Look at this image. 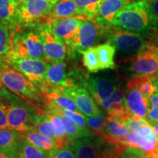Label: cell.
Segmentation results:
<instances>
[{
    "mask_svg": "<svg viewBox=\"0 0 158 158\" xmlns=\"http://www.w3.org/2000/svg\"><path fill=\"white\" fill-rule=\"evenodd\" d=\"M110 27L146 35L158 31L147 2L141 0L127 5L112 21Z\"/></svg>",
    "mask_w": 158,
    "mask_h": 158,
    "instance_id": "obj_1",
    "label": "cell"
},
{
    "mask_svg": "<svg viewBox=\"0 0 158 158\" xmlns=\"http://www.w3.org/2000/svg\"><path fill=\"white\" fill-rule=\"evenodd\" d=\"M0 98L8 106L9 129L23 133L35 130L34 119L38 114L32 106L3 87L0 91Z\"/></svg>",
    "mask_w": 158,
    "mask_h": 158,
    "instance_id": "obj_2",
    "label": "cell"
},
{
    "mask_svg": "<svg viewBox=\"0 0 158 158\" xmlns=\"http://www.w3.org/2000/svg\"><path fill=\"white\" fill-rule=\"evenodd\" d=\"M8 61L17 59H46L44 47L39 33L29 31L13 37L12 46L7 53Z\"/></svg>",
    "mask_w": 158,
    "mask_h": 158,
    "instance_id": "obj_3",
    "label": "cell"
},
{
    "mask_svg": "<svg viewBox=\"0 0 158 158\" xmlns=\"http://www.w3.org/2000/svg\"><path fill=\"white\" fill-rule=\"evenodd\" d=\"M1 72L2 82L9 90L29 100H40V92L37 86L23 73L13 67L4 68Z\"/></svg>",
    "mask_w": 158,
    "mask_h": 158,
    "instance_id": "obj_4",
    "label": "cell"
},
{
    "mask_svg": "<svg viewBox=\"0 0 158 158\" xmlns=\"http://www.w3.org/2000/svg\"><path fill=\"white\" fill-rule=\"evenodd\" d=\"M11 66L23 73L33 84L39 86L45 92H50L51 88L47 81V65L44 59H17L9 61Z\"/></svg>",
    "mask_w": 158,
    "mask_h": 158,
    "instance_id": "obj_5",
    "label": "cell"
},
{
    "mask_svg": "<svg viewBox=\"0 0 158 158\" xmlns=\"http://www.w3.org/2000/svg\"><path fill=\"white\" fill-rule=\"evenodd\" d=\"M121 144L141 150L149 158H158V136L149 122L135 132H128Z\"/></svg>",
    "mask_w": 158,
    "mask_h": 158,
    "instance_id": "obj_6",
    "label": "cell"
},
{
    "mask_svg": "<svg viewBox=\"0 0 158 158\" xmlns=\"http://www.w3.org/2000/svg\"><path fill=\"white\" fill-rule=\"evenodd\" d=\"M109 43L124 53L138 54L151 44L145 35L116 28L110 31Z\"/></svg>",
    "mask_w": 158,
    "mask_h": 158,
    "instance_id": "obj_7",
    "label": "cell"
},
{
    "mask_svg": "<svg viewBox=\"0 0 158 158\" xmlns=\"http://www.w3.org/2000/svg\"><path fill=\"white\" fill-rule=\"evenodd\" d=\"M85 86L98 105L108 100L120 88L117 79L106 76H91L86 81Z\"/></svg>",
    "mask_w": 158,
    "mask_h": 158,
    "instance_id": "obj_8",
    "label": "cell"
},
{
    "mask_svg": "<svg viewBox=\"0 0 158 158\" xmlns=\"http://www.w3.org/2000/svg\"><path fill=\"white\" fill-rule=\"evenodd\" d=\"M107 29L108 28L102 27L95 21L92 22L89 20H84L79 27L72 48L82 53L87 48L93 47Z\"/></svg>",
    "mask_w": 158,
    "mask_h": 158,
    "instance_id": "obj_9",
    "label": "cell"
},
{
    "mask_svg": "<svg viewBox=\"0 0 158 158\" xmlns=\"http://www.w3.org/2000/svg\"><path fill=\"white\" fill-rule=\"evenodd\" d=\"M54 6L45 0H25L19 7L18 23H29L48 16Z\"/></svg>",
    "mask_w": 158,
    "mask_h": 158,
    "instance_id": "obj_10",
    "label": "cell"
},
{
    "mask_svg": "<svg viewBox=\"0 0 158 158\" xmlns=\"http://www.w3.org/2000/svg\"><path fill=\"white\" fill-rule=\"evenodd\" d=\"M130 70L138 75H158V46L153 44L137 54Z\"/></svg>",
    "mask_w": 158,
    "mask_h": 158,
    "instance_id": "obj_11",
    "label": "cell"
},
{
    "mask_svg": "<svg viewBox=\"0 0 158 158\" xmlns=\"http://www.w3.org/2000/svg\"><path fill=\"white\" fill-rule=\"evenodd\" d=\"M39 35L43 41L46 59L51 62H63L66 56L65 43L54 34L50 26L41 27Z\"/></svg>",
    "mask_w": 158,
    "mask_h": 158,
    "instance_id": "obj_12",
    "label": "cell"
},
{
    "mask_svg": "<svg viewBox=\"0 0 158 158\" xmlns=\"http://www.w3.org/2000/svg\"><path fill=\"white\" fill-rule=\"evenodd\" d=\"M72 99L78 107L79 111L86 116H93L100 114V110L97 102L86 89L75 86L59 90Z\"/></svg>",
    "mask_w": 158,
    "mask_h": 158,
    "instance_id": "obj_13",
    "label": "cell"
},
{
    "mask_svg": "<svg viewBox=\"0 0 158 158\" xmlns=\"http://www.w3.org/2000/svg\"><path fill=\"white\" fill-rule=\"evenodd\" d=\"M84 20L77 18H63L50 21V27L54 34L69 46L72 47L78 29Z\"/></svg>",
    "mask_w": 158,
    "mask_h": 158,
    "instance_id": "obj_14",
    "label": "cell"
},
{
    "mask_svg": "<svg viewBox=\"0 0 158 158\" xmlns=\"http://www.w3.org/2000/svg\"><path fill=\"white\" fill-rule=\"evenodd\" d=\"M107 114V117L125 122L128 118L132 116L126 104L125 95L121 87L114 92L108 100L100 105Z\"/></svg>",
    "mask_w": 158,
    "mask_h": 158,
    "instance_id": "obj_15",
    "label": "cell"
},
{
    "mask_svg": "<svg viewBox=\"0 0 158 158\" xmlns=\"http://www.w3.org/2000/svg\"><path fill=\"white\" fill-rule=\"evenodd\" d=\"M125 100L132 116L147 119L149 98L144 96L138 89L126 86Z\"/></svg>",
    "mask_w": 158,
    "mask_h": 158,
    "instance_id": "obj_16",
    "label": "cell"
},
{
    "mask_svg": "<svg viewBox=\"0 0 158 158\" xmlns=\"http://www.w3.org/2000/svg\"><path fill=\"white\" fill-rule=\"evenodd\" d=\"M46 79L51 90H61L64 88L75 86L72 79L67 76L66 64L63 62L48 63Z\"/></svg>",
    "mask_w": 158,
    "mask_h": 158,
    "instance_id": "obj_17",
    "label": "cell"
},
{
    "mask_svg": "<svg viewBox=\"0 0 158 158\" xmlns=\"http://www.w3.org/2000/svg\"><path fill=\"white\" fill-rule=\"evenodd\" d=\"M130 3V0H105L94 21L102 27L110 28L116 15Z\"/></svg>",
    "mask_w": 158,
    "mask_h": 158,
    "instance_id": "obj_18",
    "label": "cell"
},
{
    "mask_svg": "<svg viewBox=\"0 0 158 158\" xmlns=\"http://www.w3.org/2000/svg\"><path fill=\"white\" fill-rule=\"evenodd\" d=\"M50 16V21L57 19L70 17L86 20L74 0H59L54 5Z\"/></svg>",
    "mask_w": 158,
    "mask_h": 158,
    "instance_id": "obj_19",
    "label": "cell"
},
{
    "mask_svg": "<svg viewBox=\"0 0 158 158\" xmlns=\"http://www.w3.org/2000/svg\"><path fill=\"white\" fill-rule=\"evenodd\" d=\"M128 132L129 130L124 122L107 117L103 138L108 142L121 144L122 140L127 135Z\"/></svg>",
    "mask_w": 158,
    "mask_h": 158,
    "instance_id": "obj_20",
    "label": "cell"
},
{
    "mask_svg": "<svg viewBox=\"0 0 158 158\" xmlns=\"http://www.w3.org/2000/svg\"><path fill=\"white\" fill-rule=\"evenodd\" d=\"M45 115L50 119L53 130H54L55 135L56 137V141H54L56 149H62L69 144L71 141L68 138L60 116L54 110L50 109L45 112Z\"/></svg>",
    "mask_w": 158,
    "mask_h": 158,
    "instance_id": "obj_21",
    "label": "cell"
},
{
    "mask_svg": "<svg viewBox=\"0 0 158 158\" xmlns=\"http://www.w3.org/2000/svg\"><path fill=\"white\" fill-rule=\"evenodd\" d=\"M45 98L47 99L48 102L54 105L59 108L65 110L79 112L78 107L72 99L69 98L61 91L58 89H53L50 92L43 93Z\"/></svg>",
    "mask_w": 158,
    "mask_h": 158,
    "instance_id": "obj_22",
    "label": "cell"
},
{
    "mask_svg": "<svg viewBox=\"0 0 158 158\" xmlns=\"http://www.w3.org/2000/svg\"><path fill=\"white\" fill-rule=\"evenodd\" d=\"M22 137L38 147L39 149L43 150L45 152H48L53 149H56L54 141L48 136L42 134L40 132L35 131V130H28L23 132Z\"/></svg>",
    "mask_w": 158,
    "mask_h": 158,
    "instance_id": "obj_23",
    "label": "cell"
},
{
    "mask_svg": "<svg viewBox=\"0 0 158 158\" xmlns=\"http://www.w3.org/2000/svg\"><path fill=\"white\" fill-rule=\"evenodd\" d=\"M95 47L101 70L115 68L114 55L116 53V47L110 43L97 45Z\"/></svg>",
    "mask_w": 158,
    "mask_h": 158,
    "instance_id": "obj_24",
    "label": "cell"
},
{
    "mask_svg": "<svg viewBox=\"0 0 158 158\" xmlns=\"http://www.w3.org/2000/svg\"><path fill=\"white\" fill-rule=\"evenodd\" d=\"M21 135L10 129H0V149L17 154Z\"/></svg>",
    "mask_w": 158,
    "mask_h": 158,
    "instance_id": "obj_25",
    "label": "cell"
},
{
    "mask_svg": "<svg viewBox=\"0 0 158 158\" xmlns=\"http://www.w3.org/2000/svg\"><path fill=\"white\" fill-rule=\"evenodd\" d=\"M19 7L14 0H0V20L5 23L17 24Z\"/></svg>",
    "mask_w": 158,
    "mask_h": 158,
    "instance_id": "obj_26",
    "label": "cell"
},
{
    "mask_svg": "<svg viewBox=\"0 0 158 158\" xmlns=\"http://www.w3.org/2000/svg\"><path fill=\"white\" fill-rule=\"evenodd\" d=\"M46 153L22 137L17 149L18 158H46Z\"/></svg>",
    "mask_w": 158,
    "mask_h": 158,
    "instance_id": "obj_27",
    "label": "cell"
},
{
    "mask_svg": "<svg viewBox=\"0 0 158 158\" xmlns=\"http://www.w3.org/2000/svg\"><path fill=\"white\" fill-rule=\"evenodd\" d=\"M153 88L148 102L147 120L149 123L158 122V75L152 76Z\"/></svg>",
    "mask_w": 158,
    "mask_h": 158,
    "instance_id": "obj_28",
    "label": "cell"
},
{
    "mask_svg": "<svg viewBox=\"0 0 158 158\" xmlns=\"http://www.w3.org/2000/svg\"><path fill=\"white\" fill-rule=\"evenodd\" d=\"M105 0H74L86 20L94 19Z\"/></svg>",
    "mask_w": 158,
    "mask_h": 158,
    "instance_id": "obj_29",
    "label": "cell"
},
{
    "mask_svg": "<svg viewBox=\"0 0 158 158\" xmlns=\"http://www.w3.org/2000/svg\"><path fill=\"white\" fill-rule=\"evenodd\" d=\"M88 127L92 133V136L102 137L105 135V128L107 122V118L101 112L93 116L86 117Z\"/></svg>",
    "mask_w": 158,
    "mask_h": 158,
    "instance_id": "obj_30",
    "label": "cell"
},
{
    "mask_svg": "<svg viewBox=\"0 0 158 158\" xmlns=\"http://www.w3.org/2000/svg\"><path fill=\"white\" fill-rule=\"evenodd\" d=\"M83 54V62L84 66L89 70V72L96 73L101 70L98 55L97 53L96 47H91L84 51Z\"/></svg>",
    "mask_w": 158,
    "mask_h": 158,
    "instance_id": "obj_31",
    "label": "cell"
},
{
    "mask_svg": "<svg viewBox=\"0 0 158 158\" xmlns=\"http://www.w3.org/2000/svg\"><path fill=\"white\" fill-rule=\"evenodd\" d=\"M54 112L58 114L59 116H60L61 120H62L63 123V125H64L65 130H66V133L68 134V138H70L71 141L79 139V138L86 137V135H85V133L82 131V130L81 129L80 127H78V125H76V123H74L72 120H70V118L67 117V116H65L64 115H63L62 114L59 113V112Z\"/></svg>",
    "mask_w": 158,
    "mask_h": 158,
    "instance_id": "obj_32",
    "label": "cell"
},
{
    "mask_svg": "<svg viewBox=\"0 0 158 158\" xmlns=\"http://www.w3.org/2000/svg\"><path fill=\"white\" fill-rule=\"evenodd\" d=\"M34 127L40 133L51 138L54 141H56V137L48 116L37 114L34 119Z\"/></svg>",
    "mask_w": 158,
    "mask_h": 158,
    "instance_id": "obj_33",
    "label": "cell"
},
{
    "mask_svg": "<svg viewBox=\"0 0 158 158\" xmlns=\"http://www.w3.org/2000/svg\"><path fill=\"white\" fill-rule=\"evenodd\" d=\"M9 27L6 23L0 24V56L7 54L11 48L13 42Z\"/></svg>",
    "mask_w": 158,
    "mask_h": 158,
    "instance_id": "obj_34",
    "label": "cell"
},
{
    "mask_svg": "<svg viewBox=\"0 0 158 158\" xmlns=\"http://www.w3.org/2000/svg\"><path fill=\"white\" fill-rule=\"evenodd\" d=\"M46 158H76V156L72 145L68 144L62 149H53L47 152Z\"/></svg>",
    "mask_w": 158,
    "mask_h": 158,
    "instance_id": "obj_35",
    "label": "cell"
},
{
    "mask_svg": "<svg viewBox=\"0 0 158 158\" xmlns=\"http://www.w3.org/2000/svg\"><path fill=\"white\" fill-rule=\"evenodd\" d=\"M7 114H8V106L2 99L0 98V129H9Z\"/></svg>",
    "mask_w": 158,
    "mask_h": 158,
    "instance_id": "obj_36",
    "label": "cell"
},
{
    "mask_svg": "<svg viewBox=\"0 0 158 158\" xmlns=\"http://www.w3.org/2000/svg\"><path fill=\"white\" fill-rule=\"evenodd\" d=\"M119 158H149L148 156L140 149L126 147L124 152Z\"/></svg>",
    "mask_w": 158,
    "mask_h": 158,
    "instance_id": "obj_37",
    "label": "cell"
},
{
    "mask_svg": "<svg viewBox=\"0 0 158 158\" xmlns=\"http://www.w3.org/2000/svg\"><path fill=\"white\" fill-rule=\"evenodd\" d=\"M147 3L148 5H149L150 12H151L154 21H155L158 29V0L147 2Z\"/></svg>",
    "mask_w": 158,
    "mask_h": 158,
    "instance_id": "obj_38",
    "label": "cell"
},
{
    "mask_svg": "<svg viewBox=\"0 0 158 158\" xmlns=\"http://www.w3.org/2000/svg\"><path fill=\"white\" fill-rule=\"evenodd\" d=\"M0 158H18L17 154L0 149Z\"/></svg>",
    "mask_w": 158,
    "mask_h": 158,
    "instance_id": "obj_39",
    "label": "cell"
},
{
    "mask_svg": "<svg viewBox=\"0 0 158 158\" xmlns=\"http://www.w3.org/2000/svg\"><path fill=\"white\" fill-rule=\"evenodd\" d=\"M151 127H152V129L155 133L157 134V135L158 136V122H154V123H149Z\"/></svg>",
    "mask_w": 158,
    "mask_h": 158,
    "instance_id": "obj_40",
    "label": "cell"
},
{
    "mask_svg": "<svg viewBox=\"0 0 158 158\" xmlns=\"http://www.w3.org/2000/svg\"><path fill=\"white\" fill-rule=\"evenodd\" d=\"M45 1L48 2L53 4V5H55V4H56L57 2L59 1V0H45Z\"/></svg>",
    "mask_w": 158,
    "mask_h": 158,
    "instance_id": "obj_41",
    "label": "cell"
},
{
    "mask_svg": "<svg viewBox=\"0 0 158 158\" xmlns=\"http://www.w3.org/2000/svg\"><path fill=\"white\" fill-rule=\"evenodd\" d=\"M14 1L18 4V5L20 6V5H21V4L23 2L25 1V0H14Z\"/></svg>",
    "mask_w": 158,
    "mask_h": 158,
    "instance_id": "obj_42",
    "label": "cell"
},
{
    "mask_svg": "<svg viewBox=\"0 0 158 158\" xmlns=\"http://www.w3.org/2000/svg\"><path fill=\"white\" fill-rule=\"evenodd\" d=\"M3 84H2V72H1V70H0V91H1V89H2V85Z\"/></svg>",
    "mask_w": 158,
    "mask_h": 158,
    "instance_id": "obj_43",
    "label": "cell"
},
{
    "mask_svg": "<svg viewBox=\"0 0 158 158\" xmlns=\"http://www.w3.org/2000/svg\"><path fill=\"white\" fill-rule=\"evenodd\" d=\"M143 1H146V2H151V1H154V0H143Z\"/></svg>",
    "mask_w": 158,
    "mask_h": 158,
    "instance_id": "obj_44",
    "label": "cell"
},
{
    "mask_svg": "<svg viewBox=\"0 0 158 158\" xmlns=\"http://www.w3.org/2000/svg\"><path fill=\"white\" fill-rule=\"evenodd\" d=\"M0 63H1V58H0Z\"/></svg>",
    "mask_w": 158,
    "mask_h": 158,
    "instance_id": "obj_45",
    "label": "cell"
},
{
    "mask_svg": "<svg viewBox=\"0 0 158 158\" xmlns=\"http://www.w3.org/2000/svg\"></svg>",
    "mask_w": 158,
    "mask_h": 158,
    "instance_id": "obj_46",
    "label": "cell"
}]
</instances>
